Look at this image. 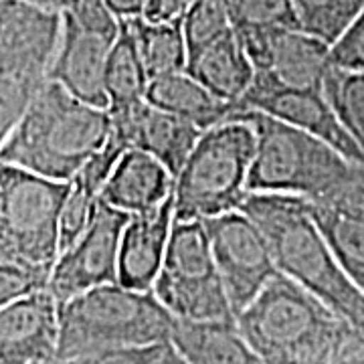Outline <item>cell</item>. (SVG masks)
I'll return each instance as SVG.
<instances>
[{
    "mask_svg": "<svg viewBox=\"0 0 364 364\" xmlns=\"http://www.w3.org/2000/svg\"><path fill=\"white\" fill-rule=\"evenodd\" d=\"M272 249L277 272L312 291L364 336V291L340 265L304 196L249 193L243 207Z\"/></svg>",
    "mask_w": 364,
    "mask_h": 364,
    "instance_id": "cell-1",
    "label": "cell"
},
{
    "mask_svg": "<svg viewBox=\"0 0 364 364\" xmlns=\"http://www.w3.org/2000/svg\"><path fill=\"white\" fill-rule=\"evenodd\" d=\"M235 324L265 364H332L360 336L322 299L284 273H275L261 287L235 316Z\"/></svg>",
    "mask_w": 364,
    "mask_h": 364,
    "instance_id": "cell-2",
    "label": "cell"
},
{
    "mask_svg": "<svg viewBox=\"0 0 364 364\" xmlns=\"http://www.w3.org/2000/svg\"><path fill=\"white\" fill-rule=\"evenodd\" d=\"M109 132L107 107L87 104L49 79L0 144V162L69 182L107 142Z\"/></svg>",
    "mask_w": 364,
    "mask_h": 364,
    "instance_id": "cell-3",
    "label": "cell"
},
{
    "mask_svg": "<svg viewBox=\"0 0 364 364\" xmlns=\"http://www.w3.org/2000/svg\"><path fill=\"white\" fill-rule=\"evenodd\" d=\"M176 318L152 289L119 282L91 287L59 304L57 360L81 354L168 344Z\"/></svg>",
    "mask_w": 364,
    "mask_h": 364,
    "instance_id": "cell-4",
    "label": "cell"
},
{
    "mask_svg": "<svg viewBox=\"0 0 364 364\" xmlns=\"http://www.w3.org/2000/svg\"><path fill=\"white\" fill-rule=\"evenodd\" d=\"M229 119H243L255 132L249 193L316 198L344 181L356 164L324 140L259 109H237Z\"/></svg>",
    "mask_w": 364,
    "mask_h": 364,
    "instance_id": "cell-5",
    "label": "cell"
},
{
    "mask_svg": "<svg viewBox=\"0 0 364 364\" xmlns=\"http://www.w3.org/2000/svg\"><path fill=\"white\" fill-rule=\"evenodd\" d=\"M253 154L255 132L243 119L203 132L174 178V221H205L243 207Z\"/></svg>",
    "mask_w": 364,
    "mask_h": 364,
    "instance_id": "cell-6",
    "label": "cell"
},
{
    "mask_svg": "<svg viewBox=\"0 0 364 364\" xmlns=\"http://www.w3.org/2000/svg\"><path fill=\"white\" fill-rule=\"evenodd\" d=\"M152 291L176 320H235L203 221H174Z\"/></svg>",
    "mask_w": 364,
    "mask_h": 364,
    "instance_id": "cell-7",
    "label": "cell"
},
{
    "mask_svg": "<svg viewBox=\"0 0 364 364\" xmlns=\"http://www.w3.org/2000/svg\"><path fill=\"white\" fill-rule=\"evenodd\" d=\"M67 191L69 182L0 162V243L53 269Z\"/></svg>",
    "mask_w": 364,
    "mask_h": 364,
    "instance_id": "cell-8",
    "label": "cell"
},
{
    "mask_svg": "<svg viewBox=\"0 0 364 364\" xmlns=\"http://www.w3.org/2000/svg\"><path fill=\"white\" fill-rule=\"evenodd\" d=\"M117 35L119 18L105 0H77L63 13L49 79L87 104L107 107L105 67Z\"/></svg>",
    "mask_w": 364,
    "mask_h": 364,
    "instance_id": "cell-9",
    "label": "cell"
},
{
    "mask_svg": "<svg viewBox=\"0 0 364 364\" xmlns=\"http://www.w3.org/2000/svg\"><path fill=\"white\" fill-rule=\"evenodd\" d=\"M253 65L249 90L324 91L332 69L330 45L301 28H257L237 33Z\"/></svg>",
    "mask_w": 364,
    "mask_h": 364,
    "instance_id": "cell-10",
    "label": "cell"
},
{
    "mask_svg": "<svg viewBox=\"0 0 364 364\" xmlns=\"http://www.w3.org/2000/svg\"><path fill=\"white\" fill-rule=\"evenodd\" d=\"M233 314L241 312L277 272L272 249L247 213L229 210L203 221Z\"/></svg>",
    "mask_w": 364,
    "mask_h": 364,
    "instance_id": "cell-11",
    "label": "cell"
},
{
    "mask_svg": "<svg viewBox=\"0 0 364 364\" xmlns=\"http://www.w3.org/2000/svg\"><path fill=\"white\" fill-rule=\"evenodd\" d=\"M132 215L97 203L90 225L77 239L59 253L49 277V291L59 304L91 287L117 282L119 239Z\"/></svg>",
    "mask_w": 364,
    "mask_h": 364,
    "instance_id": "cell-12",
    "label": "cell"
},
{
    "mask_svg": "<svg viewBox=\"0 0 364 364\" xmlns=\"http://www.w3.org/2000/svg\"><path fill=\"white\" fill-rule=\"evenodd\" d=\"M63 14L0 0V73L47 81L61 39Z\"/></svg>",
    "mask_w": 364,
    "mask_h": 364,
    "instance_id": "cell-13",
    "label": "cell"
},
{
    "mask_svg": "<svg viewBox=\"0 0 364 364\" xmlns=\"http://www.w3.org/2000/svg\"><path fill=\"white\" fill-rule=\"evenodd\" d=\"M306 200L340 265L364 291V164H352L334 188Z\"/></svg>",
    "mask_w": 364,
    "mask_h": 364,
    "instance_id": "cell-14",
    "label": "cell"
},
{
    "mask_svg": "<svg viewBox=\"0 0 364 364\" xmlns=\"http://www.w3.org/2000/svg\"><path fill=\"white\" fill-rule=\"evenodd\" d=\"M59 301L49 287L0 308V364H55Z\"/></svg>",
    "mask_w": 364,
    "mask_h": 364,
    "instance_id": "cell-15",
    "label": "cell"
},
{
    "mask_svg": "<svg viewBox=\"0 0 364 364\" xmlns=\"http://www.w3.org/2000/svg\"><path fill=\"white\" fill-rule=\"evenodd\" d=\"M237 109H259L263 114H269V116L287 122L299 130L324 140L346 160L364 164V156L358 144L354 142V138L340 122L338 114L326 100L324 91L249 90L243 95V100L239 102Z\"/></svg>",
    "mask_w": 364,
    "mask_h": 364,
    "instance_id": "cell-16",
    "label": "cell"
},
{
    "mask_svg": "<svg viewBox=\"0 0 364 364\" xmlns=\"http://www.w3.org/2000/svg\"><path fill=\"white\" fill-rule=\"evenodd\" d=\"M109 116L112 134H116L128 150H142L154 156L174 178L203 134L188 119L158 109L148 102Z\"/></svg>",
    "mask_w": 364,
    "mask_h": 364,
    "instance_id": "cell-17",
    "label": "cell"
},
{
    "mask_svg": "<svg viewBox=\"0 0 364 364\" xmlns=\"http://www.w3.org/2000/svg\"><path fill=\"white\" fill-rule=\"evenodd\" d=\"M174 225L172 195L158 207L132 215L119 239L117 282L134 289H152L162 267Z\"/></svg>",
    "mask_w": 364,
    "mask_h": 364,
    "instance_id": "cell-18",
    "label": "cell"
},
{
    "mask_svg": "<svg viewBox=\"0 0 364 364\" xmlns=\"http://www.w3.org/2000/svg\"><path fill=\"white\" fill-rule=\"evenodd\" d=\"M172 191L174 176L160 160L142 150H126L107 176L100 200L138 215L164 203Z\"/></svg>",
    "mask_w": 364,
    "mask_h": 364,
    "instance_id": "cell-19",
    "label": "cell"
},
{
    "mask_svg": "<svg viewBox=\"0 0 364 364\" xmlns=\"http://www.w3.org/2000/svg\"><path fill=\"white\" fill-rule=\"evenodd\" d=\"M186 73L223 102L235 105V109L253 83L251 59L235 28L191 53L186 57Z\"/></svg>",
    "mask_w": 364,
    "mask_h": 364,
    "instance_id": "cell-20",
    "label": "cell"
},
{
    "mask_svg": "<svg viewBox=\"0 0 364 364\" xmlns=\"http://www.w3.org/2000/svg\"><path fill=\"white\" fill-rule=\"evenodd\" d=\"M170 344L188 364H265L235 320H176Z\"/></svg>",
    "mask_w": 364,
    "mask_h": 364,
    "instance_id": "cell-21",
    "label": "cell"
},
{
    "mask_svg": "<svg viewBox=\"0 0 364 364\" xmlns=\"http://www.w3.org/2000/svg\"><path fill=\"white\" fill-rule=\"evenodd\" d=\"M146 102L158 109L188 119L203 132L229 119L235 112V105L223 102L186 71L150 79Z\"/></svg>",
    "mask_w": 364,
    "mask_h": 364,
    "instance_id": "cell-22",
    "label": "cell"
},
{
    "mask_svg": "<svg viewBox=\"0 0 364 364\" xmlns=\"http://www.w3.org/2000/svg\"><path fill=\"white\" fill-rule=\"evenodd\" d=\"M150 77L146 73L138 45L126 18H119V35L107 57L105 93L107 112L117 114L146 102Z\"/></svg>",
    "mask_w": 364,
    "mask_h": 364,
    "instance_id": "cell-23",
    "label": "cell"
},
{
    "mask_svg": "<svg viewBox=\"0 0 364 364\" xmlns=\"http://www.w3.org/2000/svg\"><path fill=\"white\" fill-rule=\"evenodd\" d=\"M130 25L144 69L150 79L186 71V41L181 23H152L144 16L126 18Z\"/></svg>",
    "mask_w": 364,
    "mask_h": 364,
    "instance_id": "cell-24",
    "label": "cell"
},
{
    "mask_svg": "<svg viewBox=\"0 0 364 364\" xmlns=\"http://www.w3.org/2000/svg\"><path fill=\"white\" fill-rule=\"evenodd\" d=\"M324 95L364 156V71L332 67L324 81Z\"/></svg>",
    "mask_w": 364,
    "mask_h": 364,
    "instance_id": "cell-25",
    "label": "cell"
},
{
    "mask_svg": "<svg viewBox=\"0 0 364 364\" xmlns=\"http://www.w3.org/2000/svg\"><path fill=\"white\" fill-rule=\"evenodd\" d=\"M301 31L332 45L364 9V0H291Z\"/></svg>",
    "mask_w": 364,
    "mask_h": 364,
    "instance_id": "cell-26",
    "label": "cell"
},
{
    "mask_svg": "<svg viewBox=\"0 0 364 364\" xmlns=\"http://www.w3.org/2000/svg\"><path fill=\"white\" fill-rule=\"evenodd\" d=\"M51 267L26 259L9 245L0 243V308L47 289Z\"/></svg>",
    "mask_w": 364,
    "mask_h": 364,
    "instance_id": "cell-27",
    "label": "cell"
},
{
    "mask_svg": "<svg viewBox=\"0 0 364 364\" xmlns=\"http://www.w3.org/2000/svg\"><path fill=\"white\" fill-rule=\"evenodd\" d=\"M181 25L186 41V53L191 55L198 51L200 47L235 28L229 0H196Z\"/></svg>",
    "mask_w": 364,
    "mask_h": 364,
    "instance_id": "cell-28",
    "label": "cell"
},
{
    "mask_svg": "<svg viewBox=\"0 0 364 364\" xmlns=\"http://www.w3.org/2000/svg\"><path fill=\"white\" fill-rule=\"evenodd\" d=\"M231 21L237 33L257 28H301L291 0H229Z\"/></svg>",
    "mask_w": 364,
    "mask_h": 364,
    "instance_id": "cell-29",
    "label": "cell"
},
{
    "mask_svg": "<svg viewBox=\"0 0 364 364\" xmlns=\"http://www.w3.org/2000/svg\"><path fill=\"white\" fill-rule=\"evenodd\" d=\"M332 65L346 71H364V9L330 45Z\"/></svg>",
    "mask_w": 364,
    "mask_h": 364,
    "instance_id": "cell-30",
    "label": "cell"
},
{
    "mask_svg": "<svg viewBox=\"0 0 364 364\" xmlns=\"http://www.w3.org/2000/svg\"><path fill=\"white\" fill-rule=\"evenodd\" d=\"M166 344L158 346H144V348H122V350H104L81 354L65 360H57L55 364H152L160 350Z\"/></svg>",
    "mask_w": 364,
    "mask_h": 364,
    "instance_id": "cell-31",
    "label": "cell"
},
{
    "mask_svg": "<svg viewBox=\"0 0 364 364\" xmlns=\"http://www.w3.org/2000/svg\"><path fill=\"white\" fill-rule=\"evenodd\" d=\"M196 0H146L144 18L152 23H182Z\"/></svg>",
    "mask_w": 364,
    "mask_h": 364,
    "instance_id": "cell-32",
    "label": "cell"
},
{
    "mask_svg": "<svg viewBox=\"0 0 364 364\" xmlns=\"http://www.w3.org/2000/svg\"><path fill=\"white\" fill-rule=\"evenodd\" d=\"M105 2L117 18L142 16L144 9H146V0H105Z\"/></svg>",
    "mask_w": 364,
    "mask_h": 364,
    "instance_id": "cell-33",
    "label": "cell"
},
{
    "mask_svg": "<svg viewBox=\"0 0 364 364\" xmlns=\"http://www.w3.org/2000/svg\"><path fill=\"white\" fill-rule=\"evenodd\" d=\"M332 364H364V338L356 336Z\"/></svg>",
    "mask_w": 364,
    "mask_h": 364,
    "instance_id": "cell-34",
    "label": "cell"
},
{
    "mask_svg": "<svg viewBox=\"0 0 364 364\" xmlns=\"http://www.w3.org/2000/svg\"><path fill=\"white\" fill-rule=\"evenodd\" d=\"M18 2H26V4H33V6H41V9H47V11H55V13L63 14L77 0H18Z\"/></svg>",
    "mask_w": 364,
    "mask_h": 364,
    "instance_id": "cell-35",
    "label": "cell"
},
{
    "mask_svg": "<svg viewBox=\"0 0 364 364\" xmlns=\"http://www.w3.org/2000/svg\"><path fill=\"white\" fill-rule=\"evenodd\" d=\"M152 364H188V363L182 358L181 352L176 350V348H174V346L168 342V344L160 350V354L154 358V363Z\"/></svg>",
    "mask_w": 364,
    "mask_h": 364,
    "instance_id": "cell-36",
    "label": "cell"
}]
</instances>
